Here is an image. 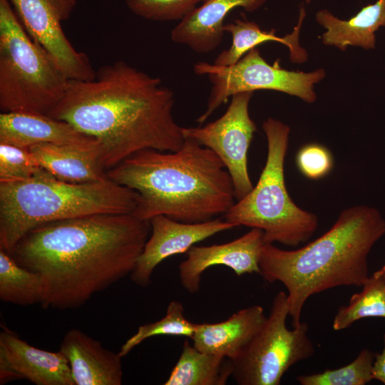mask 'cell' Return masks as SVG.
I'll return each instance as SVG.
<instances>
[{"label": "cell", "mask_w": 385, "mask_h": 385, "mask_svg": "<svg viewBox=\"0 0 385 385\" xmlns=\"http://www.w3.org/2000/svg\"><path fill=\"white\" fill-rule=\"evenodd\" d=\"M267 316L260 305L242 309L218 323L196 324L190 339L197 349L234 360L263 326Z\"/></svg>", "instance_id": "cell-18"}, {"label": "cell", "mask_w": 385, "mask_h": 385, "mask_svg": "<svg viewBox=\"0 0 385 385\" xmlns=\"http://www.w3.org/2000/svg\"><path fill=\"white\" fill-rule=\"evenodd\" d=\"M174 104L159 78L120 60L101 66L92 81L69 80L48 115L96 139L108 170L143 150L180 149L185 138Z\"/></svg>", "instance_id": "cell-2"}, {"label": "cell", "mask_w": 385, "mask_h": 385, "mask_svg": "<svg viewBox=\"0 0 385 385\" xmlns=\"http://www.w3.org/2000/svg\"><path fill=\"white\" fill-rule=\"evenodd\" d=\"M0 143L25 148L50 143L100 150L96 139L66 121L48 115L20 111L0 114Z\"/></svg>", "instance_id": "cell-15"}, {"label": "cell", "mask_w": 385, "mask_h": 385, "mask_svg": "<svg viewBox=\"0 0 385 385\" xmlns=\"http://www.w3.org/2000/svg\"><path fill=\"white\" fill-rule=\"evenodd\" d=\"M31 38L56 61L70 80L96 78L87 55L78 51L67 38L61 24L67 20L76 0H9Z\"/></svg>", "instance_id": "cell-11"}, {"label": "cell", "mask_w": 385, "mask_h": 385, "mask_svg": "<svg viewBox=\"0 0 385 385\" xmlns=\"http://www.w3.org/2000/svg\"><path fill=\"white\" fill-rule=\"evenodd\" d=\"M384 346L380 353H375L372 367V378L385 384V334L383 336Z\"/></svg>", "instance_id": "cell-30"}, {"label": "cell", "mask_w": 385, "mask_h": 385, "mask_svg": "<svg viewBox=\"0 0 385 385\" xmlns=\"http://www.w3.org/2000/svg\"><path fill=\"white\" fill-rule=\"evenodd\" d=\"M295 162L299 172L311 180H319L332 170V153L324 145L309 143L302 146L296 155Z\"/></svg>", "instance_id": "cell-29"}, {"label": "cell", "mask_w": 385, "mask_h": 385, "mask_svg": "<svg viewBox=\"0 0 385 385\" xmlns=\"http://www.w3.org/2000/svg\"><path fill=\"white\" fill-rule=\"evenodd\" d=\"M149 222L151 235L130 274L133 282L143 287L150 284L155 267L165 259L187 253L195 244L237 227L220 217L203 222L187 223L160 215L152 217Z\"/></svg>", "instance_id": "cell-12"}, {"label": "cell", "mask_w": 385, "mask_h": 385, "mask_svg": "<svg viewBox=\"0 0 385 385\" xmlns=\"http://www.w3.org/2000/svg\"><path fill=\"white\" fill-rule=\"evenodd\" d=\"M59 351L68 361L75 385H120L123 366L119 352L78 329L68 331Z\"/></svg>", "instance_id": "cell-16"}, {"label": "cell", "mask_w": 385, "mask_h": 385, "mask_svg": "<svg viewBox=\"0 0 385 385\" xmlns=\"http://www.w3.org/2000/svg\"><path fill=\"white\" fill-rule=\"evenodd\" d=\"M39 165L56 178L73 183L108 179L98 149H83L50 143L30 147Z\"/></svg>", "instance_id": "cell-19"}, {"label": "cell", "mask_w": 385, "mask_h": 385, "mask_svg": "<svg viewBox=\"0 0 385 385\" xmlns=\"http://www.w3.org/2000/svg\"><path fill=\"white\" fill-rule=\"evenodd\" d=\"M69 80L28 34L9 0H0L1 112L48 115L64 96Z\"/></svg>", "instance_id": "cell-7"}, {"label": "cell", "mask_w": 385, "mask_h": 385, "mask_svg": "<svg viewBox=\"0 0 385 385\" xmlns=\"http://www.w3.org/2000/svg\"><path fill=\"white\" fill-rule=\"evenodd\" d=\"M287 294L274 297L270 314L259 330L234 359L232 376L239 385H279L285 372L299 361L310 358L314 346L305 322L289 329Z\"/></svg>", "instance_id": "cell-8"}, {"label": "cell", "mask_w": 385, "mask_h": 385, "mask_svg": "<svg viewBox=\"0 0 385 385\" xmlns=\"http://www.w3.org/2000/svg\"><path fill=\"white\" fill-rule=\"evenodd\" d=\"M374 359L375 353L365 348L346 366L317 374L299 375L296 380L301 385H365L373 380Z\"/></svg>", "instance_id": "cell-26"}, {"label": "cell", "mask_w": 385, "mask_h": 385, "mask_svg": "<svg viewBox=\"0 0 385 385\" xmlns=\"http://www.w3.org/2000/svg\"><path fill=\"white\" fill-rule=\"evenodd\" d=\"M197 75L206 76L212 88L205 112L197 119L201 125L230 97L242 92L272 90L297 96L307 103L315 101L314 85L325 77L322 68L309 73L282 68L279 61L269 64L257 47L248 51L236 63L220 66L199 62L195 64Z\"/></svg>", "instance_id": "cell-9"}, {"label": "cell", "mask_w": 385, "mask_h": 385, "mask_svg": "<svg viewBox=\"0 0 385 385\" xmlns=\"http://www.w3.org/2000/svg\"><path fill=\"white\" fill-rule=\"evenodd\" d=\"M317 21L327 29L322 36L325 45L344 51L349 46L373 49L375 32L385 26V0L364 6L354 16L341 20L326 9L317 12Z\"/></svg>", "instance_id": "cell-20"}, {"label": "cell", "mask_w": 385, "mask_h": 385, "mask_svg": "<svg viewBox=\"0 0 385 385\" xmlns=\"http://www.w3.org/2000/svg\"><path fill=\"white\" fill-rule=\"evenodd\" d=\"M312 0H305V1L309 4Z\"/></svg>", "instance_id": "cell-31"}, {"label": "cell", "mask_w": 385, "mask_h": 385, "mask_svg": "<svg viewBox=\"0 0 385 385\" xmlns=\"http://www.w3.org/2000/svg\"><path fill=\"white\" fill-rule=\"evenodd\" d=\"M44 287L41 277L19 265L0 249V299L17 305L41 304Z\"/></svg>", "instance_id": "cell-23"}, {"label": "cell", "mask_w": 385, "mask_h": 385, "mask_svg": "<svg viewBox=\"0 0 385 385\" xmlns=\"http://www.w3.org/2000/svg\"><path fill=\"white\" fill-rule=\"evenodd\" d=\"M233 372L232 361L202 351L188 341L165 385H225Z\"/></svg>", "instance_id": "cell-22"}, {"label": "cell", "mask_w": 385, "mask_h": 385, "mask_svg": "<svg viewBox=\"0 0 385 385\" xmlns=\"http://www.w3.org/2000/svg\"><path fill=\"white\" fill-rule=\"evenodd\" d=\"M265 244L264 232L259 228H251L244 235L227 243L193 245L187 252L186 259L179 265L180 282L189 293H197L204 272L216 265L225 266L237 276L260 274L259 262Z\"/></svg>", "instance_id": "cell-13"}, {"label": "cell", "mask_w": 385, "mask_h": 385, "mask_svg": "<svg viewBox=\"0 0 385 385\" xmlns=\"http://www.w3.org/2000/svg\"><path fill=\"white\" fill-rule=\"evenodd\" d=\"M205 0H125L135 15L150 21H181Z\"/></svg>", "instance_id": "cell-27"}, {"label": "cell", "mask_w": 385, "mask_h": 385, "mask_svg": "<svg viewBox=\"0 0 385 385\" xmlns=\"http://www.w3.org/2000/svg\"><path fill=\"white\" fill-rule=\"evenodd\" d=\"M267 0H205L180 21L171 31L170 38L176 43L189 47L197 53L215 50L224 36V20L234 9L247 11L260 8Z\"/></svg>", "instance_id": "cell-17"}, {"label": "cell", "mask_w": 385, "mask_h": 385, "mask_svg": "<svg viewBox=\"0 0 385 385\" xmlns=\"http://www.w3.org/2000/svg\"><path fill=\"white\" fill-rule=\"evenodd\" d=\"M195 324L185 318L182 303L173 300L168 305L165 315L158 321L139 326L136 332L122 345L119 354L123 357L143 341L155 336L186 337L191 339Z\"/></svg>", "instance_id": "cell-25"}, {"label": "cell", "mask_w": 385, "mask_h": 385, "mask_svg": "<svg viewBox=\"0 0 385 385\" xmlns=\"http://www.w3.org/2000/svg\"><path fill=\"white\" fill-rule=\"evenodd\" d=\"M107 176L138 192L133 214L145 221L162 215L182 222H203L224 215L236 200L222 161L190 138L174 152L140 150L108 169Z\"/></svg>", "instance_id": "cell-3"}, {"label": "cell", "mask_w": 385, "mask_h": 385, "mask_svg": "<svg viewBox=\"0 0 385 385\" xmlns=\"http://www.w3.org/2000/svg\"><path fill=\"white\" fill-rule=\"evenodd\" d=\"M304 16V12H301L297 26L291 34L283 37L276 36L274 29L270 31H263L256 23L245 19H237L233 23L225 24L224 31L232 36V45L216 57L214 64L220 66H232L251 49L268 41L279 42L287 46L292 62L306 61L307 53L299 43V34Z\"/></svg>", "instance_id": "cell-21"}, {"label": "cell", "mask_w": 385, "mask_h": 385, "mask_svg": "<svg viewBox=\"0 0 385 385\" xmlns=\"http://www.w3.org/2000/svg\"><path fill=\"white\" fill-rule=\"evenodd\" d=\"M27 379L36 385H75L68 361L60 351L40 349L3 327L0 333V384Z\"/></svg>", "instance_id": "cell-14"}, {"label": "cell", "mask_w": 385, "mask_h": 385, "mask_svg": "<svg viewBox=\"0 0 385 385\" xmlns=\"http://www.w3.org/2000/svg\"><path fill=\"white\" fill-rule=\"evenodd\" d=\"M150 231L133 213L93 214L40 225L11 255L41 277L43 309H74L130 275Z\"/></svg>", "instance_id": "cell-1"}, {"label": "cell", "mask_w": 385, "mask_h": 385, "mask_svg": "<svg viewBox=\"0 0 385 385\" xmlns=\"http://www.w3.org/2000/svg\"><path fill=\"white\" fill-rule=\"evenodd\" d=\"M366 317L385 318V271L381 267L369 276L362 290L353 294L348 305L339 308L332 327L340 331Z\"/></svg>", "instance_id": "cell-24"}, {"label": "cell", "mask_w": 385, "mask_h": 385, "mask_svg": "<svg viewBox=\"0 0 385 385\" xmlns=\"http://www.w3.org/2000/svg\"><path fill=\"white\" fill-rule=\"evenodd\" d=\"M384 235L385 219L378 209L352 206L340 212L327 232L301 248L285 250L265 243L260 275L285 287L294 328L312 295L340 286L362 287L369 277V254Z\"/></svg>", "instance_id": "cell-4"}, {"label": "cell", "mask_w": 385, "mask_h": 385, "mask_svg": "<svg viewBox=\"0 0 385 385\" xmlns=\"http://www.w3.org/2000/svg\"><path fill=\"white\" fill-rule=\"evenodd\" d=\"M382 268L385 271V265L382 267Z\"/></svg>", "instance_id": "cell-32"}, {"label": "cell", "mask_w": 385, "mask_h": 385, "mask_svg": "<svg viewBox=\"0 0 385 385\" xmlns=\"http://www.w3.org/2000/svg\"><path fill=\"white\" fill-rule=\"evenodd\" d=\"M42 170L29 148L0 143V182L27 180Z\"/></svg>", "instance_id": "cell-28"}, {"label": "cell", "mask_w": 385, "mask_h": 385, "mask_svg": "<svg viewBox=\"0 0 385 385\" xmlns=\"http://www.w3.org/2000/svg\"><path fill=\"white\" fill-rule=\"evenodd\" d=\"M138 192L109 178L89 183L59 180L43 169L34 177L0 182V249L11 253L33 228L101 213H133Z\"/></svg>", "instance_id": "cell-5"}, {"label": "cell", "mask_w": 385, "mask_h": 385, "mask_svg": "<svg viewBox=\"0 0 385 385\" xmlns=\"http://www.w3.org/2000/svg\"><path fill=\"white\" fill-rule=\"evenodd\" d=\"M253 92L232 96L225 113L204 126L183 127L185 138L212 150L222 161L232 180L236 200L253 188L247 168V153L257 128L250 118L249 104Z\"/></svg>", "instance_id": "cell-10"}, {"label": "cell", "mask_w": 385, "mask_h": 385, "mask_svg": "<svg viewBox=\"0 0 385 385\" xmlns=\"http://www.w3.org/2000/svg\"><path fill=\"white\" fill-rule=\"evenodd\" d=\"M267 141L265 167L255 186L237 200L223 218L237 227L259 228L265 243L297 247L316 232L317 216L298 207L289 196L284 180V160L290 128L268 118L262 124Z\"/></svg>", "instance_id": "cell-6"}]
</instances>
